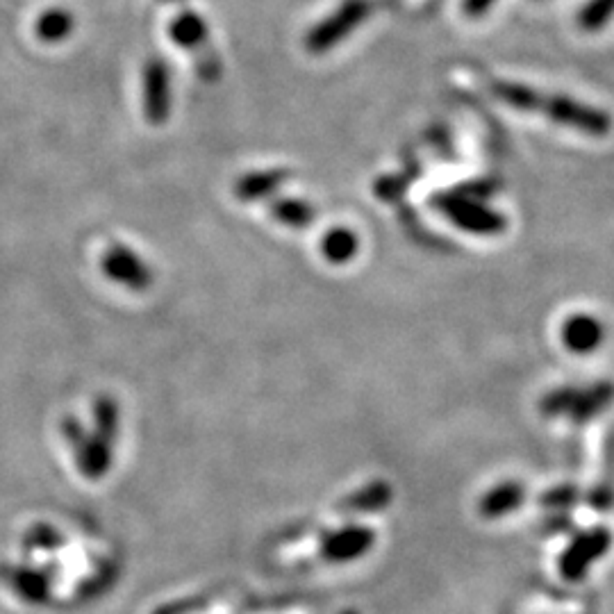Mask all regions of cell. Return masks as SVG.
<instances>
[{"label": "cell", "mask_w": 614, "mask_h": 614, "mask_svg": "<svg viewBox=\"0 0 614 614\" xmlns=\"http://www.w3.org/2000/svg\"><path fill=\"white\" fill-rule=\"evenodd\" d=\"M612 546V533L608 528H592L578 533L560 555V574L569 583H580L587 571L601 560Z\"/></svg>", "instance_id": "cell-4"}, {"label": "cell", "mask_w": 614, "mask_h": 614, "mask_svg": "<svg viewBox=\"0 0 614 614\" xmlns=\"http://www.w3.org/2000/svg\"><path fill=\"white\" fill-rule=\"evenodd\" d=\"M103 273L116 285L130 289V292H146L153 282V271L148 264L123 244H114L105 251L101 260Z\"/></svg>", "instance_id": "cell-6"}, {"label": "cell", "mask_w": 614, "mask_h": 614, "mask_svg": "<svg viewBox=\"0 0 614 614\" xmlns=\"http://www.w3.org/2000/svg\"><path fill=\"white\" fill-rule=\"evenodd\" d=\"M371 0H344L335 12L321 19L305 37L307 51L314 55L328 53L330 48L342 44L371 16Z\"/></svg>", "instance_id": "cell-3"}, {"label": "cell", "mask_w": 614, "mask_h": 614, "mask_svg": "<svg viewBox=\"0 0 614 614\" xmlns=\"http://www.w3.org/2000/svg\"><path fill=\"white\" fill-rule=\"evenodd\" d=\"M560 339L567 351L576 355L594 353L596 348H601L605 339V328L599 317L587 312H576L571 317L564 319L560 328Z\"/></svg>", "instance_id": "cell-7"}, {"label": "cell", "mask_w": 614, "mask_h": 614, "mask_svg": "<svg viewBox=\"0 0 614 614\" xmlns=\"http://www.w3.org/2000/svg\"><path fill=\"white\" fill-rule=\"evenodd\" d=\"M614 403V383L610 380H599V383L589 387H578L574 403L567 412V419L574 423H587L594 417H599L603 410H608Z\"/></svg>", "instance_id": "cell-8"}, {"label": "cell", "mask_w": 614, "mask_h": 614, "mask_svg": "<svg viewBox=\"0 0 614 614\" xmlns=\"http://www.w3.org/2000/svg\"><path fill=\"white\" fill-rule=\"evenodd\" d=\"M528 112L549 116L558 126L571 128L589 137H608L614 126L612 116L605 110H599V107L576 101L571 96L542 94L537 89H533V96H530Z\"/></svg>", "instance_id": "cell-2"}, {"label": "cell", "mask_w": 614, "mask_h": 614, "mask_svg": "<svg viewBox=\"0 0 614 614\" xmlns=\"http://www.w3.org/2000/svg\"><path fill=\"white\" fill-rule=\"evenodd\" d=\"M169 35L180 48H198L207 39V21L196 12H182L171 21Z\"/></svg>", "instance_id": "cell-13"}, {"label": "cell", "mask_w": 614, "mask_h": 614, "mask_svg": "<svg viewBox=\"0 0 614 614\" xmlns=\"http://www.w3.org/2000/svg\"><path fill=\"white\" fill-rule=\"evenodd\" d=\"M360 251V239L351 228L337 226L330 228L321 239V253L328 262L346 264L351 262Z\"/></svg>", "instance_id": "cell-10"}, {"label": "cell", "mask_w": 614, "mask_h": 614, "mask_svg": "<svg viewBox=\"0 0 614 614\" xmlns=\"http://www.w3.org/2000/svg\"><path fill=\"white\" fill-rule=\"evenodd\" d=\"M578 392L576 385H564L553 389V392L546 394L542 401H539V410H542L544 417H567V412L571 408V403H574V396Z\"/></svg>", "instance_id": "cell-16"}, {"label": "cell", "mask_w": 614, "mask_h": 614, "mask_svg": "<svg viewBox=\"0 0 614 614\" xmlns=\"http://www.w3.org/2000/svg\"><path fill=\"white\" fill-rule=\"evenodd\" d=\"M614 19V0H587L578 10V26L585 32H599Z\"/></svg>", "instance_id": "cell-15"}, {"label": "cell", "mask_w": 614, "mask_h": 614, "mask_svg": "<svg viewBox=\"0 0 614 614\" xmlns=\"http://www.w3.org/2000/svg\"><path fill=\"white\" fill-rule=\"evenodd\" d=\"M271 217L287 228H305L314 219V207L303 198H278L269 207Z\"/></svg>", "instance_id": "cell-14"}, {"label": "cell", "mask_w": 614, "mask_h": 614, "mask_svg": "<svg viewBox=\"0 0 614 614\" xmlns=\"http://www.w3.org/2000/svg\"><path fill=\"white\" fill-rule=\"evenodd\" d=\"M285 180H287V171H276V169L253 171V173H248V176L237 180L235 194L239 201H246V203L260 201V198L276 194Z\"/></svg>", "instance_id": "cell-9"}, {"label": "cell", "mask_w": 614, "mask_h": 614, "mask_svg": "<svg viewBox=\"0 0 614 614\" xmlns=\"http://www.w3.org/2000/svg\"><path fill=\"white\" fill-rule=\"evenodd\" d=\"M73 26H76V19H73L71 12L51 7V10L39 14V19L35 21V35L44 44H60V41L71 37Z\"/></svg>", "instance_id": "cell-11"}, {"label": "cell", "mask_w": 614, "mask_h": 614, "mask_svg": "<svg viewBox=\"0 0 614 614\" xmlns=\"http://www.w3.org/2000/svg\"><path fill=\"white\" fill-rule=\"evenodd\" d=\"M483 192L476 189H453L435 198V205L442 210L444 217L455 223L460 230L478 237H496L508 228V219L499 210L489 207L483 201Z\"/></svg>", "instance_id": "cell-1"}, {"label": "cell", "mask_w": 614, "mask_h": 614, "mask_svg": "<svg viewBox=\"0 0 614 614\" xmlns=\"http://www.w3.org/2000/svg\"><path fill=\"white\" fill-rule=\"evenodd\" d=\"M496 3H499V0H464L462 10L469 19H480V16H485Z\"/></svg>", "instance_id": "cell-18"}, {"label": "cell", "mask_w": 614, "mask_h": 614, "mask_svg": "<svg viewBox=\"0 0 614 614\" xmlns=\"http://www.w3.org/2000/svg\"><path fill=\"white\" fill-rule=\"evenodd\" d=\"M141 107L153 126H162L171 116L173 107V76L171 66L162 57H151L141 73Z\"/></svg>", "instance_id": "cell-5"}, {"label": "cell", "mask_w": 614, "mask_h": 614, "mask_svg": "<svg viewBox=\"0 0 614 614\" xmlns=\"http://www.w3.org/2000/svg\"><path fill=\"white\" fill-rule=\"evenodd\" d=\"M589 501L596 510H608L612 505V492L608 487H596L592 494H589Z\"/></svg>", "instance_id": "cell-19"}, {"label": "cell", "mask_w": 614, "mask_h": 614, "mask_svg": "<svg viewBox=\"0 0 614 614\" xmlns=\"http://www.w3.org/2000/svg\"><path fill=\"white\" fill-rule=\"evenodd\" d=\"M580 496L583 494H580V489L576 485H560V487H551L549 492H544L539 503H542L546 510H569L580 501Z\"/></svg>", "instance_id": "cell-17"}, {"label": "cell", "mask_w": 614, "mask_h": 614, "mask_svg": "<svg viewBox=\"0 0 614 614\" xmlns=\"http://www.w3.org/2000/svg\"><path fill=\"white\" fill-rule=\"evenodd\" d=\"M526 499V489L521 483H503L499 487H494L489 492L483 503H480V510H483L485 517H503L512 510H517L521 503Z\"/></svg>", "instance_id": "cell-12"}]
</instances>
